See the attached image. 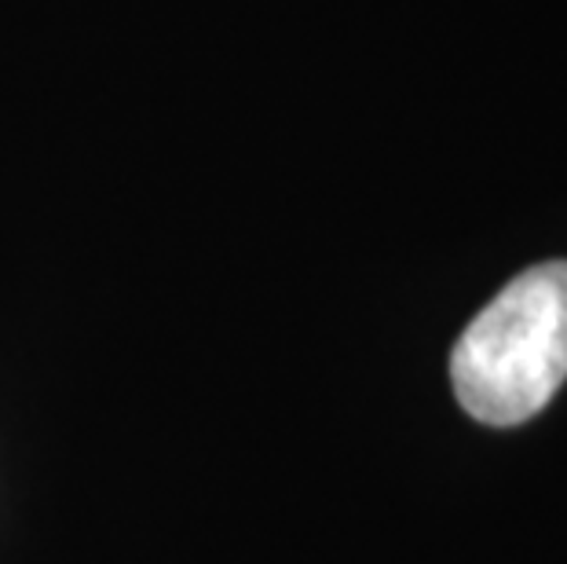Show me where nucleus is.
<instances>
[{
	"instance_id": "obj_1",
	"label": "nucleus",
	"mask_w": 567,
	"mask_h": 564,
	"mask_svg": "<svg viewBox=\"0 0 567 564\" xmlns=\"http://www.w3.org/2000/svg\"><path fill=\"white\" fill-rule=\"evenodd\" d=\"M457 403L484 425H520L567 381V260L520 271L454 345Z\"/></svg>"
}]
</instances>
